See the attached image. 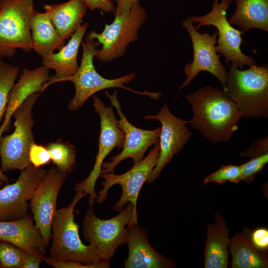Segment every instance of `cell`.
Here are the masks:
<instances>
[{"label": "cell", "mask_w": 268, "mask_h": 268, "mask_svg": "<svg viewBox=\"0 0 268 268\" xmlns=\"http://www.w3.org/2000/svg\"><path fill=\"white\" fill-rule=\"evenodd\" d=\"M45 258L26 253L21 268H38Z\"/></svg>", "instance_id": "cell-36"}, {"label": "cell", "mask_w": 268, "mask_h": 268, "mask_svg": "<svg viewBox=\"0 0 268 268\" xmlns=\"http://www.w3.org/2000/svg\"><path fill=\"white\" fill-rule=\"evenodd\" d=\"M61 39L65 42L81 26L87 7L83 0H69L44 7Z\"/></svg>", "instance_id": "cell-22"}, {"label": "cell", "mask_w": 268, "mask_h": 268, "mask_svg": "<svg viewBox=\"0 0 268 268\" xmlns=\"http://www.w3.org/2000/svg\"><path fill=\"white\" fill-rule=\"evenodd\" d=\"M214 222L206 227L204 247L205 268H227L228 265L230 230L224 217L219 213L214 215Z\"/></svg>", "instance_id": "cell-20"}, {"label": "cell", "mask_w": 268, "mask_h": 268, "mask_svg": "<svg viewBox=\"0 0 268 268\" xmlns=\"http://www.w3.org/2000/svg\"><path fill=\"white\" fill-rule=\"evenodd\" d=\"M94 112L100 118V133L98 150L95 164L89 175L82 181L75 184V192H84L89 195V205L93 206L97 195L95 185L101 174L102 166L107 156L116 147H122L125 139L123 132L118 126V120L112 106L106 107L97 96L93 95Z\"/></svg>", "instance_id": "cell-9"}, {"label": "cell", "mask_w": 268, "mask_h": 268, "mask_svg": "<svg viewBox=\"0 0 268 268\" xmlns=\"http://www.w3.org/2000/svg\"><path fill=\"white\" fill-rule=\"evenodd\" d=\"M82 56L80 65L76 72L66 78L64 81L72 82L75 86V94L68 104L69 111H76L82 107L85 101L91 96L101 90L110 88H120L138 95L147 96L155 100L162 96L160 92H152L146 90L139 91L126 87L124 84L133 81L136 76L134 72L115 79H108L101 75L96 70L93 59L96 47L100 45L95 39L85 37L81 42Z\"/></svg>", "instance_id": "cell-3"}, {"label": "cell", "mask_w": 268, "mask_h": 268, "mask_svg": "<svg viewBox=\"0 0 268 268\" xmlns=\"http://www.w3.org/2000/svg\"><path fill=\"white\" fill-rule=\"evenodd\" d=\"M20 171L16 182L0 190V221L18 219L28 215V201L47 172L31 164Z\"/></svg>", "instance_id": "cell-15"}, {"label": "cell", "mask_w": 268, "mask_h": 268, "mask_svg": "<svg viewBox=\"0 0 268 268\" xmlns=\"http://www.w3.org/2000/svg\"><path fill=\"white\" fill-rule=\"evenodd\" d=\"M240 178V165L228 164L221 166L216 171L206 176L203 184L213 182L223 184L227 181L238 184L241 181Z\"/></svg>", "instance_id": "cell-29"}, {"label": "cell", "mask_w": 268, "mask_h": 268, "mask_svg": "<svg viewBox=\"0 0 268 268\" xmlns=\"http://www.w3.org/2000/svg\"><path fill=\"white\" fill-rule=\"evenodd\" d=\"M67 174L52 167L37 188L30 200V207L36 226L39 229L45 247L52 236V222L56 211L60 191Z\"/></svg>", "instance_id": "cell-16"}, {"label": "cell", "mask_w": 268, "mask_h": 268, "mask_svg": "<svg viewBox=\"0 0 268 268\" xmlns=\"http://www.w3.org/2000/svg\"><path fill=\"white\" fill-rule=\"evenodd\" d=\"M268 153V136L258 139L252 143L246 149L242 151L240 155L241 158L256 157Z\"/></svg>", "instance_id": "cell-33"}, {"label": "cell", "mask_w": 268, "mask_h": 268, "mask_svg": "<svg viewBox=\"0 0 268 268\" xmlns=\"http://www.w3.org/2000/svg\"><path fill=\"white\" fill-rule=\"evenodd\" d=\"M223 91L246 119H268V66H253L245 70L231 62Z\"/></svg>", "instance_id": "cell-2"}, {"label": "cell", "mask_w": 268, "mask_h": 268, "mask_svg": "<svg viewBox=\"0 0 268 268\" xmlns=\"http://www.w3.org/2000/svg\"><path fill=\"white\" fill-rule=\"evenodd\" d=\"M33 0H0V59L11 58L17 49H32L29 19Z\"/></svg>", "instance_id": "cell-8"}, {"label": "cell", "mask_w": 268, "mask_h": 268, "mask_svg": "<svg viewBox=\"0 0 268 268\" xmlns=\"http://www.w3.org/2000/svg\"><path fill=\"white\" fill-rule=\"evenodd\" d=\"M229 7L218 0H213L212 9L208 13L202 16L189 17L193 23H199L194 26L196 30L203 26L212 25L217 28L218 39V45L215 46L216 52L223 56L227 66H229L231 62H235L240 69L246 66L250 67L257 65L253 56L245 55L240 49L241 36L245 32L235 29L229 22L226 17Z\"/></svg>", "instance_id": "cell-10"}, {"label": "cell", "mask_w": 268, "mask_h": 268, "mask_svg": "<svg viewBox=\"0 0 268 268\" xmlns=\"http://www.w3.org/2000/svg\"><path fill=\"white\" fill-rule=\"evenodd\" d=\"M193 112L188 124L214 144L227 142L239 128L241 114L223 90L205 86L186 96Z\"/></svg>", "instance_id": "cell-1"}, {"label": "cell", "mask_w": 268, "mask_h": 268, "mask_svg": "<svg viewBox=\"0 0 268 268\" xmlns=\"http://www.w3.org/2000/svg\"><path fill=\"white\" fill-rule=\"evenodd\" d=\"M132 221H138V216L132 203L108 219L98 217L93 206L86 211L82 221L83 238L89 243L99 262L109 263L117 248L125 243L126 227Z\"/></svg>", "instance_id": "cell-4"}, {"label": "cell", "mask_w": 268, "mask_h": 268, "mask_svg": "<svg viewBox=\"0 0 268 268\" xmlns=\"http://www.w3.org/2000/svg\"><path fill=\"white\" fill-rule=\"evenodd\" d=\"M48 149L51 161L56 167L67 175L70 173L75 166V147L68 142L57 140L49 143Z\"/></svg>", "instance_id": "cell-26"}, {"label": "cell", "mask_w": 268, "mask_h": 268, "mask_svg": "<svg viewBox=\"0 0 268 268\" xmlns=\"http://www.w3.org/2000/svg\"><path fill=\"white\" fill-rule=\"evenodd\" d=\"M86 196L84 192L76 191L67 207L56 210L52 222V243L49 258L86 265L99 262L91 246L84 245L81 241L79 225L74 221V207Z\"/></svg>", "instance_id": "cell-5"}, {"label": "cell", "mask_w": 268, "mask_h": 268, "mask_svg": "<svg viewBox=\"0 0 268 268\" xmlns=\"http://www.w3.org/2000/svg\"><path fill=\"white\" fill-rule=\"evenodd\" d=\"M140 0H115L117 5L115 8V14H123L130 8L131 6Z\"/></svg>", "instance_id": "cell-37"}, {"label": "cell", "mask_w": 268, "mask_h": 268, "mask_svg": "<svg viewBox=\"0 0 268 268\" xmlns=\"http://www.w3.org/2000/svg\"><path fill=\"white\" fill-rule=\"evenodd\" d=\"M20 67L0 59V121L4 116L9 93L14 84Z\"/></svg>", "instance_id": "cell-27"}, {"label": "cell", "mask_w": 268, "mask_h": 268, "mask_svg": "<svg viewBox=\"0 0 268 268\" xmlns=\"http://www.w3.org/2000/svg\"><path fill=\"white\" fill-rule=\"evenodd\" d=\"M268 162V153L252 158L249 161L240 165L241 181L251 183Z\"/></svg>", "instance_id": "cell-30"}, {"label": "cell", "mask_w": 268, "mask_h": 268, "mask_svg": "<svg viewBox=\"0 0 268 268\" xmlns=\"http://www.w3.org/2000/svg\"><path fill=\"white\" fill-rule=\"evenodd\" d=\"M46 264L55 268H108L111 267L110 263H97L92 265L69 260H62L45 258L44 260Z\"/></svg>", "instance_id": "cell-32"}, {"label": "cell", "mask_w": 268, "mask_h": 268, "mask_svg": "<svg viewBox=\"0 0 268 268\" xmlns=\"http://www.w3.org/2000/svg\"><path fill=\"white\" fill-rule=\"evenodd\" d=\"M106 96L109 99L111 106L115 108L120 119L118 126L125 135L123 149L116 155L112 157L110 161L103 162L101 173L114 172L116 167L122 161L132 158L133 163L143 159L144 154L148 148L159 141L161 127L152 130L138 128L132 124L124 114L117 98V91L112 94L105 91Z\"/></svg>", "instance_id": "cell-13"}, {"label": "cell", "mask_w": 268, "mask_h": 268, "mask_svg": "<svg viewBox=\"0 0 268 268\" xmlns=\"http://www.w3.org/2000/svg\"><path fill=\"white\" fill-rule=\"evenodd\" d=\"M5 131V130L0 127V141L1 138L2 137V133ZM8 181V178L3 174V172L1 171L0 168V186L2 185L4 183H7Z\"/></svg>", "instance_id": "cell-38"}, {"label": "cell", "mask_w": 268, "mask_h": 268, "mask_svg": "<svg viewBox=\"0 0 268 268\" xmlns=\"http://www.w3.org/2000/svg\"><path fill=\"white\" fill-rule=\"evenodd\" d=\"M115 16L113 22L105 24L101 33L92 30L85 36L101 45L95 56L101 62L109 63L124 55L129 44L138 38L139 30L147 19V12L139 2H136L127 12Z\"/></svg>", "instance_id": "cell-6"}, {"label": "cell", "mask_w": 268, "mask_h": 268, "mask_svg": "<svg viewBox=\"0 0 268 268\" xmlns=\"http://www.w3.org/2000/svg\"><path fill=\"white\" fill-rule=\"evenodd\" d=\"M26 254L13 244L0 239V267L21 268Z\"/></svg>", "instance_id": "cell-28"}, {"label": "cell", "mask_w": 268, "mask_h": 268, "mask_svg": "<svg viewBox=\"0 0 268 268\" xmlns=\"http://www.w3.org/2000/svg\"><path fill=\"white\" fill-rule=\"evenodd\" d=\"M159 141L154 144L147 156L138 162L134 164L131 169L126 173L117 175L114 172L101 173L104 179L101 184L103 188L97 195L98 203H102L107 198L109 190L114 185L119 184L122 189L119 200L113 207L115 212H119L128 203H132L136 208L138 197L141 188L146 183L152 170L156 166L159 156Z\"/></svg>", "instance_id": "cell-11"}, {"label": "cell", "mask_w": 268, "mask_h": 268, "mask_svg": "<svg viewBox=\"0 0 268 268\" xmlns=\"http://www.w3.org/2000/svg\"><path fill=\"white\" fill-rule=\"evenodd\" d=\"M33 216L28 214L18 219L0 221V239L27 253L45 258V247Z\"/></svg>", "instance_id": "cell-18"}, {"label": "cell", "mask_w": 268, "mask_h": 268, "mask_svg": "<svg viewBox=\"0 0 268 268\" xmlns=\"http://www.w3.org/2000/svg\"><path fill=\"white\" fill-rule=\"evenodd\" d=\"M251 231L244 227L230 238L229 253L232 256L231 268H267V251L257 248L252 243Z\"/></svg>", "instance_id": "cell-24"}, {"label": "cell", "mask_w": 268, "mask_h": 268, "mask_svg": "<svg viewBox=\"0 0 268 268\" xmlns=\"http://www.w3.org/2000/svg\"><path fill=\"white\" fill-rule=\"evenodd\" d=\"M32 49L42 59L65 45L48 14L33 9L29 19Z\"/></svg>", "instance_id": "cell-23"}, {"label": "cell", "mask_w": 268, "mask_h": 268, "mask_svg": "<svg viewBox=\"0 0 268 268\" xmlns=\"http://www.w3.org/2000/svg\"><path fill=\"white\" fill-rule=\"evenodd\" d=\"M182 26L188 32L192 42L193 60L184 68L186 78L178 89V92L187 86L201 71L210 73L220 81L223 88L225 85L227 71L221 63L216 52L215 44L217 31L211 35L207 33H199L196 30L190 17L182 22Z\"/></svg>", "instance_id": "cell-12"}, {"label": "cell", "mask_w": 268, "mask_h": 268, "mask_svg": "<svg viewBox=\"0 0 268 268\" xmlns=\"http://www.w3.org/2000/svg\"><path fill=\"white\" fill-rule=\"evenodd\" d=\"M87 8L91 10L96 9L104 12L115 13V7L112 0H83Z\"/></svg>", "instance_id": "cell-35"}, {"label": "cell", "mask_w": 268, "mask_h": 268, "mask_svg": "<svg viewBox=\"0 0 268 268\" xmlns=\"http://www.w3.org/2000/svg\"><path fill=\"white\" fill-rule=\"evenodd\" d=\"M250 236L252 243L257 248L268 251V229L267 228L260 227L251 231Z\"/></svg>", "instance_id": "cell-34"}, {"label": "cell", "mask_w": 268, "mask_h": 268, "mask_svg": "<svg viewBox=\"0 0 268 268\" xmlns=\"http://www.w3.org/2000/svg\"><path fill=\"white\" fill-rule=\"evenodd\" d=\"M50 77L49 70L44 66L34 69H23L18 82L14 83L9 93L1 127L5 131L15 110L31 94L41 93L43 84Z\"/></svg>", "instance_id": "cell-21"}, {"label": "cell", "mask_w": 268, "mask_h": 268, "mask_svg": "<svg viewBox=\"0 0 268 268\" xmlns=\"http://www.w3.org/2000/svg\"><path fill=\"white\" fill-rule=\"evenodd\" d=\"M125 243L129 248L128 256L124 262L125 268H173L174 260L158 253L148 240L146 230L132 221L127 227Z\"/></svg>", "instance_id": "cell-17"}, {"label": "cell", "mask_w": 268, "mask_h": 268, "mask_svg": "<svg viewBox=\"0 0 268 268\" xmlns=\"http://www.w3.org/2000/svg\"><path fill=\"white\" fill-rule=\"evenodd\" d=\"M232 1V0H220V2L225 5L230 6V3Z\"/></svg>", "instance_id": "cell-39"}, {"label": "cell", "mask_w": 268, "mask_h": 268, "mask_svg": "<svg viewBox=\"0 0 268 268\" xmlns=\"http://www.w3.org/2000/svg\"><path fill=\"white\" fill-rule=\"evenodd\" d=\"M39 95V93L31 94L15 110L13 114L15 120L13 132L1 138L0 169L3 172L22 171L31 164L29 151L34 142L32 110Z\"/></svg>", "instance_id": "cell-7"}, {"label": "cell", "mask_w": 268, "mask_h": 268, "mask_svg": "<svg viewBox=\"0 0 268 268\" xmlns=\"http://www.w3.org/2000/svg\"><path fill=\"white\" fill-rule=\"evenodd\" d=\"M236 10L228 20L245 32L253 28L268 31V0H232Z\"/></svg>", "instance_id": "cell-25"}, {"label": "cell", "mask_w": 268, "mask_h": 268, "mask_svg": "<svg viewBox=\"0 0 268 268\" xmlns=\"http://www.w3.org/2000/svg\"><path fill=\"white\" fill-rule=\"evenodd\" d=\"M29 159L30 163L36 168L48 164L51 161L50 153L46 146L35 142L30 147Z\"/></svg>", "instance_id": "cell-31"}, {"label": "cell", "mask_w": 268, "mask_h": 268, "mask_svg": "<svg viewBox=\"0 0 268 268\" xmlns=\"http://www.w3.org/2000/svg\"><path fill=\"white\" fill-rule=\"evenodd\" d=\"M143 119H155L161 124L159 135V156L157 164L149 175L147 183L159 177L165 166L189 142L193 133L187 126L188 121L179 118L169 110L166 103L156 115H147Z\"/></svg>", "instance_id": "cell-14"}, {"label": "cell", "mask_w": 268, "mask_h": 268, "mask_svg": "<svg viewBox=\"0 0 268 268\" xmlns=\"http://www.w3.org/2000/svg\"><path fill=\"white\" fill-rule=\"evenodd\" d=\"M88 27L87 22L80 26L71 36L69 40L57 53H52L42 59V64L48 70H55V74L43 84L42 92L49 86L56 82H63L77 71L79 65L77 55Z\"/></svg>", "instance_id": "cell-19"}]
</instances>
